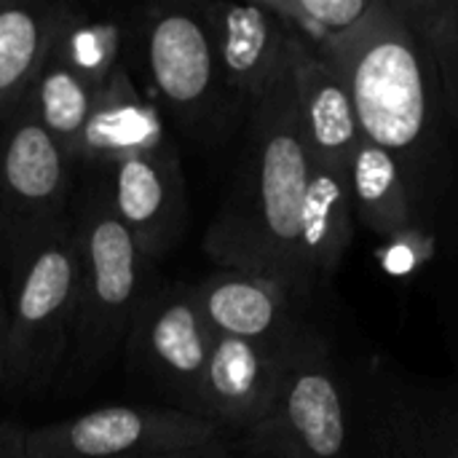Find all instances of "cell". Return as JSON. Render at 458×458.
Returning <instances> with one entry per match:
<instances>
[{
	"mask_svg": "<svg viewBox=\"0 0 458 458\" xmlns=\"http://www.w3.org/2000/svg\"><path fill=\"white\" fill-rule=\"evenodd\" d=\"M317 56L344 81L362 140L397 161L421 225L448 185L443 97L421 32L397 0H378L354 30Z\"/></svg>",
	"mask_w": 458,
	"mask_h": 458,
	"instance_id": "cell-1",
	"label": "cell"
},
{
	"mask_svg": "<svg viewBox=\"0 0 458 458\" xmlns=\"http://www.w3.org/2000/svg\"><path fill=\"white\" fill-rule=\"evenodd\" d=\"M311 158L298 126L290 67L252 105L244 145L225 199L204 233V252L220 268L244 271L287 290L303 306L311 293L298 263L301 207Z\"/></svg>",
	"mask_w": 458,
	"mask_h": 458,
	"instance_id": "cell-2",
	"label": "cell"
},
{
	"mask_svg": "<svg viewBox=\"0 0 458 458\" xmlns=\"http://www.w3.org/2000/svg\"><path fill=\"white\" fill-rule=\"evenodd\" d=\"M72 193V231L78 250V319L70 362L78 373L99 370L123 344L131 322L158 282L153 260L118 220L102 169Z\"/></svg>",
	"mask_w": 458,
	"mask_h": 458,
	"instance_id": "cell-3",
	"label": "cell"
},
{
	"mask_svg": "<svg viewBox=\"0 0 458 458\" xmlns=\"http://www.w3.org/2000/svg\"><path fill=\"white\" fill-rule=\"evenodd\" d=\"M239 458H381L370 397L346 381L322 338L290 365L268 416L236 437Z\"/></svg>",
	"mask_w": 458,
	"mask_h": 458,
	"instance_id": "cell-4",
	"label": "cell"
},
{
	"mask_svg": "<svg viewBox=\"0 0 458 458\" xmlns=\"http://www.w3.org/2000/svg\"><path fill=\"white\" fill-rule=\"evenodd\" d=\"M8 327L3 389L48 386L70 362L78 319V250L72 217L8 260Z\"/></svg>",
	"mask_w": 458,
	"mask_h": 458,
	"instance_id": "cell-5",
	"label": "cell"
},
{
	"mask_svg": "<svg viewBox=\"0 0 458 458\" xmlns=\"http://www.w3.org/2000/svg\"><path fill=\"white\" fill-rule=\"evenodd\" d=\"M131 27L150 94L191 140L220 142L244 121L220 78L199 0L142 5Z\"/></svg>",
	"mask_w": 458,
	"mask_h": 458,
	"instance_id": "cell-6",
	"label": "cell"
},
{
	"mask_svg": "<svg viewBox=\"0 0 458 458\" xmlns=\"http://www.w3.org/2000/svg\"><path fill=\"white\" fill-rule=\"evenodd\" d=\"M72 161L19 105L0 123V263L70 215Z\"/></svg>",
	"mask_w": 458,
	"mask_h": 458,
	"instance_id": "cell-7",
	"label": "cell"
},
{
	"mask_svg": "<svg viewBox=\"0 0 458 458\" xmlns=\"http://www.w3.org/2000/svg\"><path fill=\"white\" fill-rule=\"evenodd\" d=\"M209 346L212 330L196 303L193 284L185 282H156L123 344L129 365L153 381L174 411L193 416Z\"/></svg>",
	"mask_w": 458,
	"mask_h": 458,
	"instance_id": "cell-8",
	"label": "cell"
},
{
	"mask_svg": "<svg viewBox=\"0 0 458 458\" xmlns=\"http://www.w3.org/2000/svg\"><path fill=\"white\" fill-rule=\"evenodd\" d=\"M193 413L150 405H105L83 416L32 427L24 435L30 458H145L223 437Z\"/></svg>",
	"mask_w": 458,
	"mask_h": 458,
	"instance_id": "cell-9",
	"label": "cell"
},
{
	"mask_svg": "<svg viewBox=\"0 0 458 458\" xmlns=\"http://www.w3.org/2000/svg\"><path fill=\"white\" fill-rule=\"evenodd\" d=\"M193 293L215 335L260 344L276 352H301L322 338L306 317L309 306L268 279L217 268L193 284Z\"/></svg>",
	"mask_w": 458,
	"mask_h": 458,
	"instance_id": "cell-10",
	"label": "cell"
},
{
	"mask_svg": "<svg viewBox=\"0 0 458 458\" xmlns=\"http://www.w3.org/2000/svg\"><path fill=\"white\" fill-rule=\"evenodd\" d=\"M306 349L276 352L260 344L212 333L196 416L207 419L233 440L242 437L268 416L290 365Z\"/></svg>",
	"mask_w": 458,
	"mask_h": 458,
	"instance_id": "cell-11",
	"label": "cell"
},
{
	"mask_svg": "<svg viewBox=\"0 0 458 458\" xmlns=\"http://www.w3.org/2000/svg\"><path fill=\"white\" fill-rule=\"evenodd\" d=\"M220 78L247 121V113L290 67V35L266 3L199 0Z\"/></svg>",
	"mask_w": 458,
	"mask_h": 458,
	"instance_id": "cell-12",
	"label": "cell"
},
{
	"mask_svg": "<svg viewBox=\"0 0 458 458\" xmlns=\"http://www.w3.org/2000/svg\"><path fill=\"white\" fill-rule=\"evenodd\" d=\"M105 188L118 220L129 228L148 260L169 255L188 223V199L177 145L158 153L118 161L102 169Z\"/></svg>",
	"mask_w": 458,
	"mask_h": 458,
	"instance_id": "cell-13",
	"label": "cell"
},
{
	"mask_svg": "<svg viewBox=\"0 0 458 458\" xmlns=\"http://www.w3.org/2000/svg\"><path fill=\"white\" fill-rule=\"evenodd\" d=\"M166 145H172V140L158 105L140 94L123 64L97 91L70 161L72 166L107 169L126 158L158 153Z\"/></svg>",
	"mask_w": 458,
	"mask_h": 458,
	"instance_id": "cell-14",
	"label": "cell"
},
{
	"mask_svg": "<svg viewBox=\"0 0 458 458\" xmlns=\"http://www.w3.org/2000/svg\"><path fill=\"white\" fill-rule=\"evenodd\" d=\"M381 458H458L456 386L370 389Z\"/></svg>",
	"mask_w": 458,
	"mask_h": 458,
	"instance_id": "cell-15",
	"label": "cell"
},
{
	"mask_svg": "<svg viewBox=\"0 0 458 458\" xmlns=\"http://www.w3.org/2000/svg\"><path fill=\"white\" fill-rule=\"evenodd\" d=\"M290 72L295 86L298 126L311 164L333 169L344 177L349 158L362 140L354 102L344 81L295 38H290Z\"/></svg>",
	"mask_w": 458,
	"mask_h": 458,
	"instance_id": "cell-16",
	"label": "cell"
},
{
	"mask_svg": "<svg viewBox=\"0 0 458 458\" xmlns=\"http://www.w3.org/2000/svg\"><path fill=\"white\" fill-rule=\"evenodd\" d=\"M352 242L354 212L344 177L311 164L298 228V263L311 295L333 282Z\"/></svg>",
	"mask_w": 458,
	"mask_h": 458,
	"instance_id": "cell-17",
	"label": "cell"
},
{
	"mask_svg": "<svg viewBox=\"0 0 458 458\" xmlns=\"http://www.w3.org/2000/svg\"><path fill=\"white\" fill-rule=\"evenodd\" d=\"M64 3L0 0V123L21 105L40 72Z\"/></svg>",
	"mask_w": 458,
	"mask_h": 458,
	"instance_id": "cell-18",
	"label": "cell"
},
{
	"mask_svg": "<svg viewBox=\"0 0 458 458\" xmlns=\"http://www.w3.org/2000/svg\"><path fill=\"white\" fill-rule=\"evenodd\" d=\"M354 220L376 236L397 239L419 231V215L397 161L378 145L360 140L344 172Z\"/></svg>",
	"mask_w": 458,
	"mask_h": 458,
	"instance_id": "cell-19",
	"label": "cell"
},
{
	"mask_svg": "<svg viewBox=\"0 0 458 458\" xmlns=\"http://www.w3.org/2000/svg\"><path fill=\"white\" fill-rule=\"evenodd\" d=\"M131 16L102 13L64 3L54 51L64 59V64L78 72L97 91L110 81V75L123 67V51L131 43Z\"/></svg>",
	"mask_w": 458,
	"mask_h": 458,
	"instance_id": "cell-20",
	"label": "cell"
},
{
	"mask_svg": "<svg viewBox=\"0 0 458 458\" xmlns=\"http://www.w3.org/2000/svg\"><path fill=\"white\" fill-rule=\"evenodd\" d=\"M94 97L97 89L89 86L78 72H72L51 46L40 72L35 75L32 86L21 99V107L48 131V137L70 158L75 140L91 113Z\"/></svg>",
	"mask_w": 458,
	"mask_h": 458,
	"instance_id": "cell-21",
	"label": "cell"
},
{
	"mask_svg": "<svg viewBox=\"0 0 458 458\" xmlns=\"http://www.w3.org/2000/svg\"><path fill=\"white\" fill-rule=\"evenodd\" d=\"M290 38L319 54L333 40L354 30L378 0H263Z\"/></svg>",
	"mask_w": 458,
	"mask_h": 458,
	"instance_id": "cell-22",
	"label": "cell"
},
{
	"mask_svg": "<svg viewBox=\"0 0 458 458\" xmlns=\"http://www.w3.org/2000/svg\"><path fill=\"white\" fill-rule=\"evenodd\" d=\"M397 5L421 32L443 105L458 121V0H397Z\"/></svg>",
	"mask_w": 458,
	"mask_h": 458,
	"instance_id": "cell-23",
	"label": "cell"
},
{
	"mask_svg": "<svg viewBox=\"0 0 458 458\" xmlns=\"http://www.w3.org/2000/svg\"><path fill=\"white\" fill-rule=\"evenodd\" d=\"M145 458H239V451H236V440L223 435V437H215V440L201 443V445H188V448H177V451H166V454Z\"/></svg>",
	"mask_w": 458,
	"mask_h": 458,
	"instance_id": "cell-24",
	"label": "cell"
},
{
	"mask_svg": "<svg viewBox=\"0 0 458 458\" xmlns=\"http://www.w3.org/2000/svg\"><path fill=\"white\" fill-rule=\"evenodd\" d=\"M27 429L19 427L16 421H0V458H30L24 445Z\"/></svg>",
	"mask_w": 458,
	"mask_h": 458,
	"instance_id": "cell-25",
	"label": "cell"
},
{
	"mask_svg": "<svg viewBox=\"0 0 458 458\" xmlns=\"http://www.w3.org/2000/svg\"><path fill=\"white\" fill-rule=\"evenodd\" d=\"M5 327H8V298H5V284H0V389H3V368H5Z\"/></svg>",
	"mask_w": 458,
	"mask_h": 458,
	"instance_id": "cell-26",
	"label": "cell"
},
{
	"mask_svg": "<svg viewBox=\"0 0 458 458\" xmlns=\"http://www.w3.org/2000/svg\"><path fill=\"white\" fill-rule=\"evenodd\" d=\"M0 421H3V416H0Z\"/></svg>",
	"mask_w": 458,
	"mask_h": 458,
	"instance_id": "cell-27",
	"label": "cell"
}]
</instances>
